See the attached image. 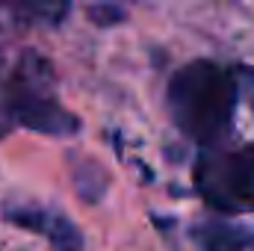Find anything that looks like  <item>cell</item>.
I'll list each match as a JSON object with an SVG mask.
<instances>
[{
  "mask_svg": "<svg viewBox=\"0 0 254 251\" xmlns=\"http://www.w3.org/2000/svg\"><path fill=\"white\" fill-rule=\"evenodd\" d=\"M169 110L175 125L198 145H216L228 136L237 110V77L216 63L198 60L169 83Z\"/></svg>",
  "mask_w": 254,
  "mask_h": 251,
  "instance_id": "1",
  "label": "cell"
},
{
  "mask_svg": "<svg viewBox=\"0 0 254 251\" xmlns=\"http://www.w3.org/2000/svg\"><path fill=\"white\" fill-rule=\"evenodd\" d=\"M6 110L18 125L48 136H68L80 127V122L60 104L54 68L39 54H24L15 65L6 86Z\"/></svg>",
  "mask_w": 254,
  "mask_h": 251,
  "instance_id": "2",
  "label": "cell"
},
{
  "mask_svg": "<svg viewBox=\"0 0 254 251\" xmlns=\"http://www.w3.org/2000/svg\"><path fill=\"white\" fill-rule=\"evenodd\" d=\"M201 198L222 213L254 210V145L231 151H207L195 166Z\"/></svg>",
  "mask_w": 254,
  "mask_h": 251,
  "instance_id": "3",
  "label": "cell"
},
{
  "mask_svg": "<svg viewBox=\"0 0 254 251\" xmlns=\"http://www.w3.org/2000/svg\"><path fill=\"white\" fill-rule=\"evenodd\" d=\"M68 9L71 0H0V33L57 27Z\"/></svg>",
  "mask_w": 254,
  "mask_h": 251,
  "instance_id": "4",
  "label": "cell"
},
{
  "mask_svg": "<svg viewBox=\"0 0 254 251\" xmlns=\"http://www.w3.org/2000/svg\"><path fill=\"white\" fill-rule=\"evenodd\" d=\"M6 219L15 222V225H21V228L36 231V234H45L51 240L54 251H83L77 228L68 219L57 216V213H45V210H9Z\"/></svg>",
  "mask_w": 254,
  "mask_h": 251,
  "instance_id": "5",
  "label": "cell"
},
{
  "mask_svg": "<svg viewBox=\"0 0 254 251\" xmlns=\"http://www.w3.org/2000/svg\"><path fill=\"white\" fill-rule=\"evenodd\" d=\"M195 240L204 251H243L249 234L243 228H234V225H222V222H213V225H204L195 231Z\"/></svg>",
  "mask_w": 254,
  "mask_h": 251,
  "instance_id": "6",
  "label": "cell"
},
{
  "mask_svg": "<svg viewBox=\"0 0 254 251\" xmlns=\"http://www.w3.org/2000/svg\"><path fill=\"white\" fill-rule=\"evenodd\" d=\"M6 116H9V110H6V101L0 104V133L6 130Z\"/></svg>",
  "mask_w": 254,
  "mask_h": 251,
  "instance_id": "7",
  "label": "cell"
},
{
  "mask_svg": "<svg viewBox=\"0 0 254 251\" xmlns=\"http://www.w3.org/2000/svg\"><path fill=\"white\" fill-rule=\"evenodd\" d=\"M246 77H249V92H252V107H254V71H249Z\"/></svg>",
  "mask_w": 254,
  "mask_h": 251,
  "instance_id": "8",
  "label": "cell"
}]
</instances>
